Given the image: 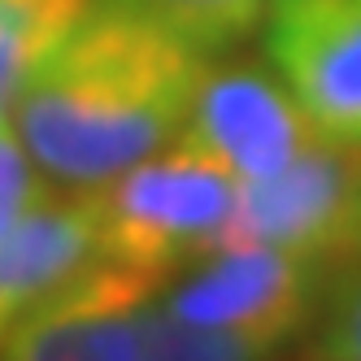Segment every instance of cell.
<instances>
[{
    "mask_svg": "<svg viewBox=\"0 0 361 361\" xmlns=\"http://www.w3.org/2000/svg\"><path fill=\"white\" fill-rule=\"evenodd\" d=\"M209 61L131 0H87L35 66L9 122L53 188L92 192L183 131Z\"/></svg>",
    "mask_w": 361,
    "mask_h": 361,
    "instance_id": "1",
    "label": "cell"
},
{
    "mask_svg": "<svg viewBox=\"0 0 361 361\" xmlns=\"http://www.w3.org/2000/svg\"><path fill=\"white\" fill-rule=\"evenodd\" d=\"M48 192H53V183L39 174L31 152L22 148L13 122L0 118V235H5L22 214H31Z\"/></svg>",
    "mask_w": 361,
    "mask_h": 361,
    "instance_id": "13",
    "label": "cell"
},
{
    "mask_svg": "<svg viewBox=\"0 0 361 361\" xmlns=\"http://www.w3.org/2000/svg\"><path fill=\"white\" fill-rule=\"evenodd\" d=\"M131 5L166 22L204 57H226L235 44L266 27L279 0H131Z\"/></svg>",
    "mask_w": 361,
    "mask_h": 361,
    "instance_id": "11",
    "label": "cell"
},
{
    "mask_svg": "<svg viewBox=\"0 0 361 361\" xmlns=\"http://www.w3.org/2000/svg\"><path fill=\"white\" fill-rule=\"evenodd\" d=\"M283 344L257 340V335L222 331V326H196L174 318L152 296L140 314V357L135 361H279Z\"/></svg>",
    "mask_w": 361,
    "mask_h": 361,
    "instance_id": "10",
    "label": "cell"
},
{
    "mask_svg": "<svg viewBox=\"0 0 361 361\" xmlns=\"http://www.w3.org/2000/svg\"><path fill=\"white\" fill-rule=\"evenodd\" d=\"M83 9L87 0H0V118L13 114L35 66Z\"/></svg>",
    "mask_w": 361,
    "mask_h": 361,
    "instance_id": "9",
    "label": "cell"
},
{
    "mask_svg": "<svg viewBox=\"0 0 361 361\" xmlns=\"http://www.w3.org/2000/svg\"><path fill=\"white\" fill-rule=\"evenodd\" d=\"M240 178L209 148L178 131L140 166L87 192L100 262L166 283L218 248Z\"/></svg>",
    "mask_w": 361,
    "mask_h": 361,
    "instance_id": "2",
    "label": "cell"
},
{
    "mask_svg": "<svg viewBox=\"0 0 361 361\" xmlns=\"http://www.w3.org/2000/svg\"><path fill=\"white\" fill-rule=\"evenodd\" d=\"M262 244L322 270L361 252V148L314 135L270 178L235 188L218 248Z\"/></svg>",
    "mask_w": 361,
    "mask_h": 361,
    "instance_id": "3",
    "label": "cell"
},
{
    "mask_svg": "<svg viewBox=\"0 0 361 361\" xmlns=\"http://www.w3.org/2000/svg\"><path fill=\"white\" fill-rule=\"evenodd\" d=\"M322 283L326 270L305 257L262 244H231L188 266L170 292H157V300L174 318L196 326H222L270 344H292L314 322Z\"/></svg>",
    "mask_w": 361,
    "mask_h": 361,
    "instance_id": "4",
    "label": "cell"
},
{
    "mask_svg": "<svg viewBox=\"0 0 361 361\" xmlns=\"http://www.w3.org/2000/svg\"><path fill=\"white\" fill-rule=\"evenodd\" d=\"M309 326V361H361V252L326 270Z\"/></svg>",
    "mask_w": 361,
    "mask_h": 361,
    "instance_id": "12",
    "label": "cell"
},
{
    "mask_svg": "<svg viewBox=\"0 0 361 361\" xmlns=\"http://www.w3.org/2000/svg\"><path fill=\"white\" fill-rule=\"evenodd\" d=\"M157 288L148 274L96 262L0 340V361H135L140 314Z\"/></svg>",
    "mask_w": 361,
    "mask_h": 361,
    "instance_id": "7",
    "label": "cell"
},
{
    "mask_svg": "<svg viewBox=\"0 0 361 361\" xmlns=\"http://www.w3.org/2000/svg\"><path fill=\"white\" fill-rule=\"evenodd\" d=\"M100 262L87 192H48L0 235V340L48 296Z\"/></svg>",
    "mask_w": 361,
    "mask_h": 361,
    "instance_id": "8",
    "label": "cell"
},
{
    "mask_svg": "<svg viewBox=\"0 0 361 361\" xmlns=\"http://www.w3.org/2000/svg\"><path fill=\"white\" fill-rule=\"evenodd\" d=\"M183 135L209 148L240 183H257L283 170L318 131L270 66L214 57L196 83Z\"/></svg>",
    "mask_w": 361,
    "mask_h": 361,
    "instance_id": "6",
    "label": "cell"
},
{
    "mask_svg": "<svg viewBox=\"0 0 361 361\" xmlns=\"http://www.w3.org/2000/svg\"><path fill=\"white\" fill-rule=\"evenodd\" d=\"M262 35L309 126L361 148V0H279Z\"/></svg>",
    "mask_w": 361,
    "mask_h": 361,
    "instance_id": "5",
    "label": "cell"
}]
</instances>
